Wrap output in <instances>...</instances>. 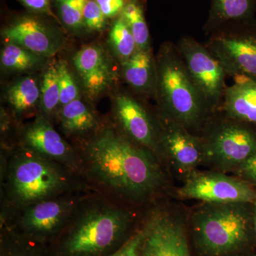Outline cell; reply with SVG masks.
<instances>
[{"label": "cell", "mask_w": 256, "mask_h": 256, "mask_svg": "<svg viewBox=\"0 0 256 256\" xmlns=\"http://www.w3.org/2000/svg\"><path fill=\"white\" fill-rule=\"evenodd\" d=\"M86 154L94 176L129 198H146L164 184V172L152 152L111 131L89 143Z\"/></svg>", "instance_id": "6da1fadb"}, {"label": "cell", "mask_w": 256, "mask_h": 256, "mask_svg": "<svg viewBox=\"0 0 256 256\" xmlns=\"http://www.w3.org/2000/svg\"><path fill=\"white\" fill-rule=\"evenodd\" d=\"M252 203H204L191 216L197 250L203 256H226L247 245L254 224Z\"/></svg>", "instance_id": "7a4b0ae2"}, {"label": "cell", "mask_w": 256, "mask_h": 256, "mask_svg": "<svg viewBox=\"0 0 256 256\" xmlns=\"http://www.w3.org/2000/svg\"><path fill=\"white\" fill-rule=\"evenodd\" d=\"M156 70V90L166 117L188 130L200 126L210 110L178 48L163 47Z\"/></svg>", "instance_id": "3957f363"}, {"label": "cell", "mask_w": 256, "mask_h": 256, "mask_svg": "<svg viewBox=\"0 0 256 256\" xmlns=\"http://www.w3.org/2000/svg\"><path fill=\"white\" fill-rule=\"evenodd\" d=\"M130 215L118 208L94 210L79 220L66 240L64 256H98L117 244L130 223Z\"/></svg>", "instance_id": "277c9868"}, {"label": "cell", "mask_w": 256, "mask_h": 256, "mask_svg": "<svg viewBox=\"0 0 256 256\" xmlns=\"http://www.w3.org/2000/svg\"><path fill=\"white\" fill-rule=\"evenodd\" d=\"M12 196L21 204L44 201L64 188L66 178L58 166L32 152L15 159L10 169Z\"/></svg>", "instance_id": "5b68a950"}, {"label": "cell", "mask_w": 256, "mask_h": 256, "mask_svg": "<svg viewBox=\"0 0 256 256\" xmlns=\"http://www.w3.org/2000/svg\"><path fill=\"white\" fill-rule=\"evenodd\" d=\"M202 140L205 162L222 172L236 171L256 151V133L229 118L216 124Z\"/></svg>", "instance_id": "8992f818"}, {"label": "cell", "mask_w": 256, "mask_h": 256, "mask_svg": "<svg viewBox=\"0 0 256 256\" xmlns=\"http://www.w3.org/2000/svg\"><path fill=\"white\" fill-rule=\"evenodd\" d=\"M216 31L206 46L226 73L256 78V20L230 24Z\"/></svg>", "instance_id": "52a82bcc"}, {"label": "cell", "mask_w": 256, "mask_h": 256, "mask_svg": "<svg viewBox=\"0 0 256 256\" xmlns=\"http://www.w3.org/2000/svg\"><path fill=\"white\" fill-rule=\"evenodd\" d=\"M178 50L208 108H214L223 99L226 89V73L223 66L206 46L192 37H182Z\"/></svg>", "instance_id": "ba28073f"}, {"label": "cell", "mask_w": 256, "mask_h": 256, "mask_svg": "<svg viewBox=\"0 0 256 256\" xmlns=\"http://www.w3.org/2000/svg\"><path fill=\"white\" fill-rule=\"evenodd\" d=\"M178 194L204 203H254L256 192L244 180L224 172H194L186 178Z\"/></svg>", "instance_id": "9c48e42d"}, {"label": "cell", "mask_w": 256, "mask_h": 256, "mask_svg": "<svg viewBox=\"0 0 256 256\" xmlns=\"http://www.w3.org/2000/svg\"><path fill=\"white\" fill-rule=\"evenodd\" d=\"M144 229L139 256H192L182 216L161 210L151 217Z\"/></svg>", "instance_id": "30bf717a"}, {"label": "cell", "mask_w": 256, "mask_h": 256, "mask_svg": "<svg viewBox=\"0 0 256 256\" xmlns=\"http://www.w3.org/2000/svg\"><path fill=\"white\" fill-rule=\"evenodd\" d=\"M160 148L174 169L188 176L205 162L203 140L194 136L186 128L168 117H165L160 131Z\"/></svg>", "instance_id": "8fae6325"}, {"label": "cell", "mask_w": 256, "mask_h": 256, "mask_svg": "<svg viewBox=\"0 0 256 256\" xmlns=\"http://www.w3.org/2000/svg\"><path fill=\"white\" fill-rule=\"evenodd\" d=\"M116 112L120 124L130 139L150 151L160 148V131L137 100L126 95L116 98Z\"/></svg>", "instance_id": "7c38bea8"}, {"label": "cell", "mask_w": 256, "mask_h": 256, "mask_svg": "<svg viewBox=\"0 0 256 256\" xmlns=\"http://www.w3.org/2000/svg\"><path fill=\"white\" fill-rule=\"evenodd\" d=\"M2 35L12 43L44 56L54 54L60 46V38L52 28L30 16L16 20L4 28Z\"/></svg>", "instance_id": "4fadbf2b"}, {"label": "cell", "mask_w": 256, "mask_h": 256, "mask_svg": "<svg viewBox=\"0 0 256 256\" xmlns=\"http://www.w3.org/2000/svg\"><path fill=\"white\" fill-rule=\"evenodd\" d=\"M234 84L226 87L223 109L228 118L256 126V78L244 74L234 75Z\"/></svg>", "instance_id": "5bb4252c"}, {"label": "cell", "mask_w": 256, "mask_h": 256, "mask_svg": "<svg viewBox=\"0 0 256 256\" xmlns=\"http://www.w3.org/2000/svg\"><path fill=\"white\" fill-rule=\"evenodd\" d=\"M74 63L88 95L98 96L110 85L112 73L100 47H84L74 56Z\"/></svg>", "instance_id": "9a60e30c"}, {"label": "cell", "mask_w": 256, "mask_h": 256, "mask_svg": "<svg viewBox=\"0 0 256 256\" xmlns=\"http://www.w3.org/2000/svg\"><path fill=\"white\" fill-rule=\"evenodd\" d=\"M24 142L32 152L45 158L68 162L72 156V149L43 118H38L28 128Z\"/></svg>", "instance_id": "2e32d148"}, {"label": "cell", "mask_w": 256, "mask_h": 256, "mask_svg": "<svg viewBox=\"0 0 256 256\" xmlns=\"http://www.w3.org/2000/svg\"><path fill=\"white\" fill-rule=\"evenodd\" d=\"M70 204L62 201L44 200L28 207L23 215V226L37 235H46L54 232L66 220Z\"/></svg>", "instance_id": "e0dca14e"}, {"label": "cell", "mask_w": 256, "mask_h": 256, "mask_svg": "<svg viewBox=\"0 0 256 256\" xmlns=\"http://www.w3.org/2000/svg\"><path fill=\"white\" fill-rule=\"evenodd\" d=\"M256 0H212L207 30L255 20Z\"/></svg>", "instance_id": "ac0fdd59"}, {"label": "cell", "mask_w": 256, "mask_h": 256, "mask_svg": "<svg viewBox=\"0 0 256 256\" xmlns=\"http://www.w3.org/2000/svg\"><path fill=\"white\" fill-rule=\"evenodd\" d=\"M124 79L139 92H148L156 87V70L150 50H137L124 63Z\"/></svg>", "instance_id": "d6986e66"}, {"label": "cell", "mask_w": 256, "mask_h": 256, "mask_svg": "<svg viewBox=\"0 0 256 256\" xmlns=\"http://www.w3.org/2000/svg\"><path fill=\"white\" fill-rule=\"evenodd\" d=\"M60 118L64 130L69 133L88 132L96 124L92 111L78 98L64 106Z\"/></svg>", "instance_id": "ffe728a7"}, {"label": "cell", "mask_w": 256, "mask_h": 256, "mask_svg": "<svg viewBox=\"0 0 256 256\" xmlns=\"http://www.w3.org/2000/svg\"><path fill=\"white\" fill-rule=\"evenodd\" d=\"M41 97V90L36 80L31 77L14 84L8 90L10 104L18 112L31 109Z\"/></svg>", "instance_id": "44dd1931"}, {"label": "cell", "mask_w": 256, "mask_h": 256, "mask_svg": "<svg viewBox=\"0 0 256 256\" xmlns=\"http://www.w3.org/2000/svg\"><path fill=\"white\" fill-rule=\"evenodd\" d=\"M122 16L130 28L137 50H150V33L146 25L142 6L134 1L126 4L122 10Z\"/></svg>", "instance_id": "7402d4cb"}, {"label": "cell", "mask_w": 256, "mask_h": 256, "mask_svg": "<svg viewBox=\"0 0 256 256\" xmlns=\"http://www.w3.org/2000/svg\"><path fill=\"white\" fill-rule=\"evenodd\" d=\"M38 56L20 45L10 43L2 52L1 64L8 70L24 72L34 68L38 64Z\"/></svg>", "instance_id": "603a6c76"}, {"label": "cell", "mask_w": 256, "mask_h": 256, "mask_svg": "<svg viewBox=\"0 0 256 256\" xmlns=\"http://www.w3.org/2000/svg\"><path fill=\"white\" fill-rule=\"evenodd\" d=\"M110 40L114 52L124 63L137 50L136 40L124 16L114 22L110 32Z\"/></svg>", "instance_id": "cb8c5ba5"}, {"label": "cell", "mask_w": 256, "mask_h": 256, "mask_svg": "<svg viewBox=\"0 0 256 256\" xmlns=\"http://www.w3.org/2000/svg\"><path fill=\"white\" fill-rule=\"evenodd\" d=\"M60 90L56 66L47 69L44 76L41 90L42 106L44 110L50 112L60 102Z\"/></svg>", "instance_id": "d4e9b609"}, {"label": "cell", "mask_w": 256, "mask_h": 256, "mask_svg": "<svg viewBox=\"0 0 256 256\" xmlns=\"http://www.w3.org/2000/svg\"><path fill=\"white\" fill-rule=\"evenodd\" d=\"M88 0H56L60 18L72 30H79L84 24V10Z\"/></svg>", "instance_id": "484cf974"}, {"label": "cell", "mask_w": 256, "mask_h": 256, "mask_svg": "<svg viewBox=\"0 0 256 256\" xmlns=\"http://www.w3.org/2000/svg\"><path fill=\"white\" fill-rule=\"evenodd\" d=\"M56 68L60 90V104L65 106L78 98V86L65 62H60Z\"/></svg>", "instance_id": "4316f807"}, {"label": "cell", "mask_w": 256, "mask_h": 256, "mask_svg": "<svg viewBox=\"0 0 256 256\" xmlns=\"http://www.w3.org/2000/svg\"><path fill=\"white\" fill-rule=\"evenodd\" d=\"M106 16L94 0H88L84 10V22L90 30L100 31L106 24Z\"/></svg>", "instance_id": "83f0119b"}, {"label": "cell", "mask_w": 256, "mask_h": 256, "mask_svg": "<svg viewBox=\"0 0 256 256\" xmlns=\"http://www.w3.org/2000/svg\"><path fill=\"white\" fill-rule=\"evenodd\" d=\"M144 236V229L133 234L120 248L110 256H139L140 250Z\"/></svg>", "instance_id": "f1b7e54d"}, {"label": "cell", "mask_w": 256, "mask_h": 256, "mask_svg": "<svg viewBox=\"0 0 256 256\" xmlns=\"http://www.w3.org/2000/svg\"><path fill=\"white\" fill-rule=\"evenodd\" d=\"M106 18H112L124 10V0H96Z\"/></svg>", "instance_id": "f546056e"}, {"label": "cell", "mask_w": 256, "mask_h": 256, "mask_svg": "<svg viewBox=\"0 0 256 256\" xmlns=\"http://www.w3.org/2000/svg\"><path fill=\"white\" fill-rule=\"evenodd\" d=\"M236 171L244 180L256 183V151Z\"/></svg>", "instance_id": "4dcf8cb0"}, {"label": "cell", "mask_w": 256, "mask_h": 256, "mask_svg": "<svg viewBox=\"0 0 256 256\" xmlns=\"http://www.w3.org/2000/svg\"><path fill=\"white\" fill-rule=\"evenodd\" d=\"M20 2L33 11L50 13V0H20Z\"/></svg>", "instance_id": "1f68e13d"}, {"label": "cell", "mask_w": 256, "mask_h": 256, "mask_svg": "<svg viewBox=\"0 0 256 256\" xmlns=\"http://www.w3.org/2000/svg\"><path fill=\"white\" fill-rule=\"evenodd\" d=\"M254 232H255L256 236V198L255 201L254 202Z\"/></svg>", "instance_id": "d6a6232c"}]
</instances>
